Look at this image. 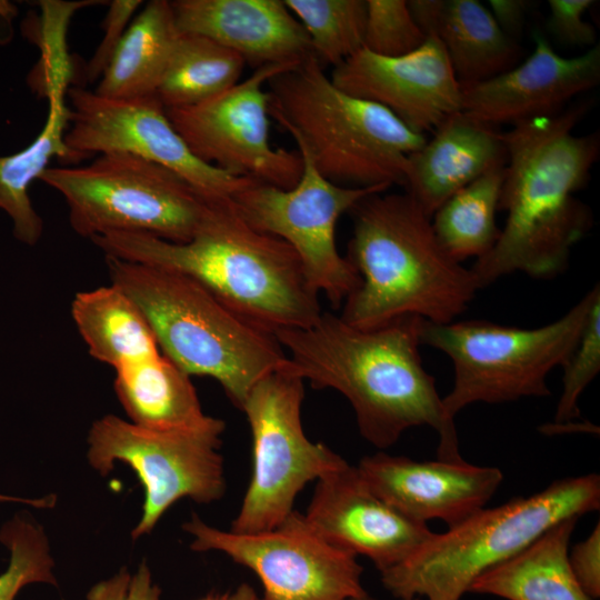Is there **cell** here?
Listing matches in <instances>:
<instances>
[{
    "label": "cell",
    "instance_id": "obj_1",
    "mask_svg": "<svg viewBox=\"0 0 600 600\" xmlns=\"http://www.w3.org/2000/svg\"><path fill=\"white\" fill-rule=\"evenodd\" d=\"M422 320L408 316L359 329L322 312L310 327L274 337L290 354L287 370L316 389L344 396L360 434L372 446L389 448L408 429L427 426L439 434L438 459L460 460L454 420L446 416L436 380L422 364Z\"/></svg>",
    "mask_w": 600,
    "mask_h": 600
},
{
    "label": "cell",
    "instance_id": "obj_37",
    "mask_svg": "<svg viewBox=\"0 0 600 600\" xmlns=\"http://www.w3.org/2000/svg\"><path fill=\"white\" fill-rule=\"evenodd\" d=\"M571 570L581 589L590 599L600 596V524L588 538L577 543L569 552Z\"/></svg>",
    "mask_w": 600,
    "mask_h": 600
},
{
    "label": "cell",
    "instance_id": "obj_6",
    "mask_svg": "<svg viewBox=\"0 0 600 600\" xmlns=\"http://www.w3.org/2000/svg\"><path fill=\"white\" fill-rule=\"evenodd\" d=\"M269 116L329 181L349 188L404 186L408 157L426 142L384 107L337 88L311 54L268 83Z\"/></svg>",
    "mask_w": 600,
    "mask_h": 600
},
{
    "label": "cell",
    "instance_id": "obj_23",
    "mask_svg": "<svg viewBox=\"0 0 600 600\" xmlns=\"http://www.w3.org/2000/svg\"><path fill=\"white\" fill-rule=\"evenodd\" d=\"M578 519L553 524L520 552L480 574L469 592L506 600H592L569 563V543Z\"/></svg>",
    "mask_w": 600,
    "mask_h": 600
},
{
    "label": "cell",
    "instance_id": "obj_29",
    "mask_svg": "<svg viewBox=\"0 0 600 600\" xmlns=\"http://www.w3.org/2000/svg\"><path fill=\"white\" fill-rule=\"evenodd\" d=\"M504 166L496 167L452 194L431 217L433 231L458 262L487 254L498 240L496 223Z\"/></svg>",
    "mask_w": 600,
    "mask_h": 600
},
{
    "label": "cell",
    "instance_id": "obj_19",
    "mask_svg": "<svg viewBox=\"0 0 600 600\" xmlns=\"http://www.w3.org/2000/svg\"><path fill=\"white\" fill-rule=\"evenodd\" d=\"M357 469L371 489L404 517L456 527L486 508L503 480L500 469L467 461H418L378 452Z\"/></svg>",
    "mask_w": 600,
    "mask_h": 600
},
{
    "label": "cell",
    "instance_id": "obj_32",
    "mask_svg": "<svg viewBox=\"0 0 600 600\" xmlns=\"http://www.w3.org/2000/svg\"><path fill=\"white\" fill-rule=\"evenodd\" d=\"M363 48L396 58L417 50L427 34L418 24L406 0H366Z\"/></svg>",
    "mask_w": 600,
    "mask_h": 600
},
{
    "label": "cell",
    "instance_id": "obj_9",
    "mask_svg": "<svg viewBox=\"0 0 600 600\" xmlns=\"http://www.w3.org/2000/svg\"><path fill=\"white\" fill-rule=\"evenodd\" d=\"M40 180L62 196L72 230L88 239L123 232L183 243L208 202L170 169L124 152L99 154L87 166L49 167Z\"/></svg>",
    "mask_w": 600,
    "mask_h": 600
},
{
    "label": "cell",
    "instance_id": "obj_11",
    "mask_svg": "<svg viewBox=\"0 0 600 600\" xmlns=\"http://www.w3.org/2000/svg\"><path fill=\"white\" fill-rule=\"evenodd\" d=\"M224 422L192 430H153L114 414L96 420L88 433V461L101 476L117 461L128 464L144 491L142 514L132 540L148 534L178 500L199 503L221 499L226 491L220 453Z\"/></svg>",
    "mask_w": 600,
    "mask_h": 600
},
{
    "label": "cell",
    "instance_id": "obj_34",
    "mask_svg": "<svg viewBox=\"0 0 600 600\" xmlns=\"http://www.w3.org/2000/svg\"><path fill=\"white\" fill-rule=\"evenodd\" d=\"M593 4V0H549L548 31L566 46H597L596 28L583 18Z\"/></svg>",
    "mask_w": 600,
    "mask_h": 600
},
{
    "label": "cell",
    "instance_id": "obj_14",
    "mask_svg": "<svg viewBox=\"0 0 600 600\" xmlns=\"http://www.w3.org/2000/svg\"><path fill=\"white\" fill-rule=\"evenodd\" d=\"M298 64L258 68L246 80L209 100L166 109V113L199 160L234 177L291 189L301 177L302 159L298 150L271 146L269 94L264 86Z\"/></svg>",
    "mask_w": 600,
    "mask_h": 600
},
{
    "label": "cell",
    "instance_id": "obj_24",
    "mask_svg": "<svg viewBox=\"0 0 600 600\" xmlns=\"http://www.w3.org/2000/svg\"><path fill=\"white\" fill-rule=\"evenodd\" d=\"M114 391L131 422L153 430H192L217 418L203 412L190 376L162 353L116 369Z\"/></svg>",
    "mask_w": 600,
    "mask_h": 600
},
{
    "label": "cell",
    "instance_id": "obj_26",
    "mask_svg": "<svg viewBox=\"0 0 600 600\" xmlns=\"http://www.w3.org/2000/svg\"><path fill=\"white\" fill-rule=\"evenodd\" d=\"M179 33L170 1H149L128 26L94 92L110 99L156 94Z\"/></svg>",
    "mask_w": 600,
    "mask_h": 600
},
{
    "label": "cell",
    "instance_id": "obj_40",
    "mask_svg": "<svg viewBox=\"0 0 600 600\" xmlns=\"http://www.w3.org/2000/svg\"><path fill=\"white\" fill-rule=\"evenodd\" d=\"M228 600H261L253 588L248 583H242L228 596Z\"/></svg>",
    "mask_w": 600,
    "mask_h": 600
},
{
    "label": "cell",
    "instance_id": "obj_16",
    "mask_svg": "<svg viewBox=\"0 0 600 600\" xmlns=\"http://www.w3.org/2000/svg\"><path fill=\"white\" fill-rule=\"evenodd\" d=\"M330 79L346 93L384 107L421 134L462 111L461 83L433 36H427L417 50L396 58L362 48L334 67Z\"/></svg>",
    "mask_w": 600,
    "mask_h": 600
},
{
    "label": "cell",
    "instance_id": "obj_35",
    "mask_svg": "<svg viewBox=\"0 0 600 600\" xmlns=\"http://www.w3.org/2000/svg\"><path fill=\"white\" fill-rule=\"evenodd\" d=\"M142 4L141 0H112L102 22L103 37L86 67L84 77L92 82L101 78L112 59L133 13Z\"/></svg>",
    "mask_w": 600,
    "mask_h": 600
},
{
    "label": "cell",
    "instance_id": "obj_38",
    "mask_svg": "<svg viewBox=\"0 0 600 600\" xmlns=\"http://www.w3.org/2000/svg\"><path fill=\"white\" fill-rule=\"evenodd\" d=\"M489 8L501 30L510 38L521 33L533 2L527 0H489Z\"/></svg>",
    "mask_w": 600,
    "mask_h": 600
},
{
    "label": "cell",
    "instance_id": "obj_10",
    "mask_svg": "<svg viewBox=\"0 0 600 600\" xmlns=\"http://www.w3.org/2000/svg\"><path fill=\"white\" fill-rule=\"evenodd\" d=\"M303 380L286 363L260 379L241 410L252 436V474L231 531L252 533L276 528L294 510L298 493L347 461L302 426Z\"/></svg>",
    "mask_w": 600,
    "mask_h": 600
},
{
    "label": "cell",
    "instance_id": "obj_21",
    "mask_svg": "<svg viewBox=\"0 0 600 600\" xmlns=\"http://www.w3.org/2000/svg\"><path fill=\"white\" fill-rule=\"evenodd\" d=\"M506 161L503 133L459 111L408 157L403 187L432 217L452 194Z\"/></svg>",
    "mask_w": 600,
    "mask_h": 600
},
{
    "label": "cell",
    "instance_id": "obj_20",
    "mask_svg": "<svg viewBox=\"0 0 600 600\" xmlns=\"http://www.w3.org/2000/svg\"><path fill=\"white\" fill-rule=\"evenodd\" d=\"M180 32L206 37L238 53L254 69L300 63L310 39L283 0H173Z\"/></svg>",
    "mask_w": 600,
    "mask_h": 600
},
{
    "label": "cell",
    "instance_id": "obj_27",
    "mask_svg": "<svg viewBox=\"0 0 600 600\" xmlns=\"http://www.w3.org/2000/svg\"><path fill=\"white\" fill-rule=\"evenodd\" d=\"M71 316L89 353L114 369L161 353L141 310L111 283L78 292Z\"/></svg>",
    "mask_w": 600,
    "mask_h": 600
},
{
    "label": "cell",
    "instance_id": "obj_28",
    "mask_svg": "<svg viewBox=\"0 0 600 600\" xmlns=\"http://www.w3.org/2000/svg\"><path fill=\"white\" fill-rule=\"evenodd\" d=\"M244 66L232 50L180 32L156 96L166 109L196 106L237 84Z\"/></svg>",
    "mask_w": 600,
    "mask_h": 600
},
{
    "label": "cell",
    "instance_id": "obj_13",
    "mask_svg": "<svg viewBox=\"0 0 600 600\" xmlns=\"http://www.w3.org/2000/svg\"><path fill=\"white\" fill-rule=\"evenodd\" d=\"M182 528L193 538V551H219L253 571L261 600H349L366 592L357 557L324 540L297 511L252 533L208 526L197 514Z\"/></svg>",
    "mask_w": 600,
    "mask_h": 600
},
{
    "label": "cell",
    "instance_id": "obj_41",
    "mask_svg": "<svg viewBox=\"0 0 600 600\" xmlns=\"http://www.w3.org/2000/svg\"><path fill=\"white\" fill-rule=\"evenodd\" d=\"M349 600H377L374 599L373 597L369 596L367 592L358 596V597H354V598H351ZM397 600H422L421 598H418V597H413V598H399Z\"/></svg>",
    "mask_w": 600,
    "mask_h": 600
},
{
    "label": "cell",
    "instance_id": "obj_15",
    "mask_svg": "<svg viewBox=\"0 0 600 600\" xmlns=\"http://www.w3.org/2000/svg\"><path fill=\"white\" fill-rule=\"evenodd\" d=\"M67 99L71 120L64 141L84 158L130 153L170 169L208 198H230L253 181L231 176L194 157L156 94L110 99L76 86L68 89Z\"/></svg>",
    "mask_w": 600,
    "mask_h": 600
},
{
    "label": "cell",
    "instance_id": "obj_5",
    "mask_svg": "<svg viewBox=\"0 0 600 600\" xmlns=\"http://www.w3.org/2000/svg\"><path fill=\"white\" fill-rule=\"evenodd\" d=\"M111 284L141 310L159 349L188 376L217 380L241 410L253 386L287 356L276 337L218 300L196 280L104 257Z\"/></svg>",
    "mask_w": 600,
    "mask_h": 600
},
{
    "label": "cell",
    "instance_id": "obj_17",
    "mask_svg": "<svg viewBox=\"0 0 600 600\" xmlns=\"http://www.w3.org/2000/svg\"><path fill=\"white\" fill-rule=\"evenodd\" d=\"M302 514L329 543L367 557L379 571L402 562L433 533L374 494L348 462L317 480Z\"/></svg>",
    "mask_w": 600,
    "mask_h": 600
},
{
    "label": "cell",
    "instance_id": "obj_25",
    "mask_svg": "<svg viewBox=\"0 0 600 600\" xmlns=\"http://www.w3.org/2000/svg\"><path fill=\"white\" fill-rule=\"evenodd\" d=\"M66 89L51 91L49 110L41 132L23 150L0 157V209L13 222V234L21 242L34 246L41 239L43 221L28 194L33 180L41 178L53 158L78 163L84 157L71 150L64 141L71 120Z\"/></svg>",
    "mask_w": 600,
    "mask_h": 600
},
{
    "label": "cell",
    "instance_id": "obj_36",
    "mask_svg": "<svg viewBox=\"0 0 600 600\" xmlns=\"http://www.w3.org/2000/svg\"><path fill=\"white\" fill-rule=\"evenodd\" d=\"M160 588L152 581L146 562L130 573L122 568L118 573L99 581L87 593V600H160Z\"/></svg>",
    "mask_w": 600,
    "mask_h": 600
},
{
    "label": "cell",
    "instance_id": "obj_22",
    "mask_svg": "<svg viewBox=\"0 0 600 600\" xmlns=\"http://www.w3.org/2000/svg\"><path fill=\"white\" fill-rule=\"evenodd\" d=\"M427 36L442 44L461 84L493 78L519 63L521 48L477 0H411Z\"/></svg>",
    "mask_w": 600,
    "mask_h": 600
},
{
    "label": "cell",
    "instance_id": "obj_33",
    "mask_svg": "<svg viewBox=\"0 0 600 600\" xmlns=\"http://www.w3.org/2000/svg\"><path fill=\"white\" fill-rule=\"evenodd\" d=\"M562 369L563 388L554 423L572 422L580 416L579 398L600 371V296L593 301L579 341Z\"/></svg>",
    "mask_w": 600,
    "mask_h": 600
},
{
    "label": "cell",
    "instance_id": "obj_3",
    "mask_svg": "<svg viewBox=\"0 0 600 600\" xmlns=\"http://www.w3.org/2000/svg\"><path fill=\"white\" fill-rule=\"evenodd\" d=\"M104 257L187 276L229 309L274 336L307 328L321 316L319 293L283 240L247 223L230 198H208L192 238L171 242L147 233L90 239Z\"/></svg>",
    "mask_w": 600,
    "mask_h": 600
},
{
    "label": "cell",
    "instance_id": "obj_4",
    "mask_svg": "<svg viewBox=\"0 0 600 600\" xmlns=\"http://www.w3.org/2000/svg\"><path fill=\"white\" fill-rule=\"evenodd\" d=\"M349 212L347 259L361 282L342 304L343 321L359 329L408 316L449 323L468 309L480 284L442 248L431 217L411 196L372 193Z\"/></svg>",
    "mask_w": 600,
    "mask_h": 600
},
{
    "label": "cell",
    "instance_id": "obj_7",
    "mask_svg": "<svg viewBox=\"0 0 600 600\" xmlns=\"http://www.w3.org/2000/svg\"><path fill=\"white\" fill-rule=\"evenodd\" d=\"M599 507L597 473L556 480L540 492L483 508L446 532H433L402 562L380 571L381 582L397 599L461 600L484 571L553 524Z\"/></svg>",
    "mask_w": 600,
    "mask_h": 600
},
{
    "label": "cell",
    "instance_id": "obj_31",
    "mask_svg": "<svg viewBox=\"0 0 600 600\" xmlns=\"http://www.w3.org/2000/svg\"><path fill=\"white\" fill-rule=\"evenodd\" d=\"M0 542L10 552L9 566L0 574V600H14L30 583L57 586L48 538L28 512H18L1 526Z\"/></svg>",
    "mask_w": 600,
    "mask_h": 600
},
{
    "label": "cell",
    "instance_id": "obj_8",
    "mask_svg": "<svg viewBox=\"0 0 600 600\" xmlns=\"http://www.w3.org/2000/svg\"><path fill=\"white\" fill-rule=\"evenodd\" d=\"M598 296L599 283L566 314L533 329L484 320H422L421 344L443 352L453 366V386L442 398L446 416L454 420L460 410L477 402L549 396L548 374L562 367L576 348Z\"/></svg>",
    "mask_w": 600,
    "mask_h": 600
},
{
    "label": "cell",
    "instance_id": "obj_12",
    "mask_svg": "<svg viewBox=\"0 0 600 600\" xmlns=\"http://www.w3.org/2000/svg\"><path fill=\"white\" fill-rule=\"evenodd\" d=\"M302 173L291 189L250 181L230 199L253 229L287 242L299 257L309 284L338 308L361 282L336 243L339 218L382 188H349L324 178L301 149Z\"/></svg>",
    "mask_w": 600,
    "mask_h": 600
},
{
    "label": "cell",
    "instance_id": "obj_30",
    "mask_svg": "<svg viewBox=\"0 0 600 600\" xmlns=\"http://www.w3.org/2000/svg\"><path fill=\"white\" fill-rule=\"evenodd\" d=\"M323 64L339 66L363 48L366 0H283Z\"/></svg>",
    "mask_w": 600,
    "mask_h": 600
},
{
    "label": "cell",
    "instance_id": "obj_42",
    "mask_svg": "<svg viewBox=\"0 0 600 600\" xmlns=\"http://www.w3.org/2000/svg\"><path fill=\"white\" fill-rule=\"evenodd\" d=\"M199 600H228V596H213V594H210V596H207L202 599H199Z\"/></svg>",
    "mask_w": 600,
    "mask_h": 600
},
{
    "label": "cell",
    "instance_id": "obj_2",
    "mask_svg": "<svg viewBox=\"0 0 600 600\" xmlns=\"http://www.w3.org/2000/svg\"><path fill=\"white\" fill-rule=\"evenodd\" d=\"M589 104L576 102L503 133L507 161L499 210L507 218L492 249L471 268L481 289L513 272L536 279L560 274L592 227V211L576 196L600 156L598 131L574 132Z\"/></svg>",
    "mask_w": 600,
    "mask_h": 600
},
{
    "label": "cell",
    "instance_id": "obj_18",
    "mask_svg": "<svg viewBox=\"0 0 600 600\" xmlns=\"http://www.w3.org/2000/svg\"><path fill=\"white\" fill-rule=\"evenodd\" d=\"M533 52L521 63L484 81L461 84L462 111L484 123L516 126L559 113L600 82V48L568 58L537 32Z\"/></svg>",
    "mask_w": 600,
    "mask_h": 600
},
{
    "label": "cell",
    "instance_id": "obj_39",
    "mask_svg": "<svg viewBox=\"0 0 600 600\" xmlns=\"http://www.w3.org/2000/svg\"><path fill=\"white\" fill-rule=\"evenodd\" d=\"M4 501L21 502V503H26L34 508H51L54 506L57 498L56 496L52 494V496H46L42 498L30 499V498L6 496V494L0 493V502H4Z\"/></svg>",
    "mask_w": 600,
    "mask_h": 600
}]
</instances>
